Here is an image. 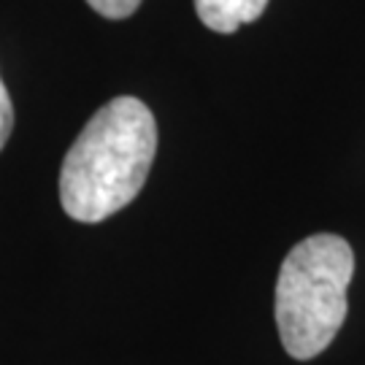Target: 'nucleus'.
<instances>
[{
    "label": "nucleus",
    "instance_id": "4",
    "mask_svg": "<svg viewBox=\"0 0 365 365\" xmlns=\"http://www.w3.org/2000/svg\"><path fill=\"white\" fill-rule=\"evenodd\" d=\"M87 3L92 11H98L106 19H125L141 6V0H87Z\"/></svg>",
    "mask_w": 365,
    "mask_h": 365
},
{
    "label": "nucleus",
    "instance_id": "1",
    "mask_svg": "<svg viewBox=\"0 0 365 365\" xmlns=\"http://www.w3.org/2000/svg\"><path fill=\"white\" fill-rule=\"evenodd\" d=\"M157 152L149 106L122 95L98 108L60 168V203L71 220L103 222L125 209L146 184Z\"/></svg>",
    "mask_w": 365,
    "mask_h": 365
},
{
    "label": "nucleus",
    "instance_id": "3",
    "mask_svg": "<svg viewBox=\"0 0 365 365\" xmlns=\"http://www.w3.org/2000/svg\"><path fill=\"white\" fill-rule=\"evenodd\" d=\"M268 0H195L200 22L214 33H235L238 27L260 19Z\"/></svg>",
    "mask_w": 365,
    "mask_h": 365
},
{
    "label": "nucleus",
    "instance_id": "5",
    "mask_svg": "<svg viewBox=\"0 0 365 365\" xmlns=\"http://www.w3.org/2000/svg\"><path fill=\"white\" fill-rule=\"evenodd\" d=\"M11 130H14V106H11V98H9V90H6V84L0 78V149L6 146Z\"/></svg>",
    "mask_w": 365,
    "mask_h": 365
},
{
    "label": "nucleus",
    "instance_id": "2",
    "mask_svg": "<svg viewBox=\"0 0 365 365\" xmlns=\"http://www.w3.org/2000/svg\"><path fill=\"white\" fill-rule=\"evenodd\" d=\"M354 274L352 247L317 233L289 249L276 279V325L289 357L312 360L346 319V287Z\"/></svg>",
    "mask_w": 365,
    "mask_h": 365
}]
</instances>
